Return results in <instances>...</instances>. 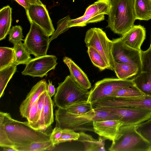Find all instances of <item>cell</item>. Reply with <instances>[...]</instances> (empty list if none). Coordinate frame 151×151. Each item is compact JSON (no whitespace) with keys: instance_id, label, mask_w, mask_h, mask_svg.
Returning a JSON list of instances; mask_svg holds the SVG:
<instances>
[{"instance_id":"cell-43","label":"cell","mask_w":151,"mask_h":151,"mask_svg":"<svg viewBox=\"0 0 151 151\" xmlns=\"http://www.w3.org/2000/svg\"><path fill=\"white\" fill-rule=\"evenodd\" d=\"M31 5H42L43 4L40 0H27Z\"/></svg>"},{"instance_id":"cell-37","label":"cell","mask_w":151,"mask_h":151,"mask_svg":"<svg viewBox=\"0 0 151 151\" xmlns=\"http://www.w3.org/2000/svg\"><path fill=\"white\" fill-rule=\"evenodd\" d=\"M62 130V134L60 138L57 142V144L71 141L78 140L80 135L79 133L75 132L74 130L69 128H65Z\"/></svg>"},{"instance_id":"cell-1","label":"cell","mask_w":151,"mask_h":151,"mask_svg":"<svg viewBox=\"0 0 151 151\" xmlns=\"http://www.w3.org/2000/svg\"><path fill=\"white\" fill-rule=\"evenodd\" d=\"M47 129H35L28 121L16 120L9 113L0 111V147L15 150L33 142L49 140L51 133L48 132Z\"/></svg>"},{"instance_id":"cell-4","label":"cell","mask_w":151,"mask_h":151,"mask_svg":"<svg viewBox=\"0 0 151 151\" xmlns=\"http://www.w3.org/2000/svg\"><path fill=\"white\" fill-rule=\"evenodd\" d=\"M89 94V91L81 87L70 75L58 83L53 102L58 108L66 109L76 103L88 101Z\"/></svg>"},{"instance_id":"cell-17","label":"cell","mask_w":151,"mask_h":151,"mask_svg":"<svg viewBox=\"0 0 151 151\" xmlns=\"http://www.w3.org/2000/svg\"><path fill=\"white\" fill-rule=\"evenodd\" d=\"M63 61L68 67L70 76L83 88L88 90L91 87V83L87 75L70 58L65 56Z\"/></svg>"},{"instance_id":"cell-5","label":"cell","mask_w":151,"mask_h":151,"mask_svg":"<svg viewBox=\"0 0 151 151\" xmlns=\"http://www.w3.org/2000/svg\"><path fill=\"white\" fill-rule=\"evenodd\" d=\"M151 145L135 129V125H122L108 150L151 151Z\"/></svg>"},{"instance_id":"cell-19","label":"cell","mask_w":151,"mask_h":151,"mask_svg":"<svg viewBox=\"0 0 151 151\" xmlns=\"http://www.w3.org/2000/svg\"><path fill=\"white\" fill-rule=\"evenodd\" d=\"M114 70L117 78L122 79H128L134 77L141 73L138 67L136 65L115 61Z\"/></svg>"},{"instance_id":"cell-26","label":"cell","mask_w":151,"mask_h":151,"mask_svg":"<svg viewBox=\"0 0 151 151\" xmlns=\"http://www.w3.org/2000/svg\"><path fill=\"white\" fill-rule=\"evenodd\" d=\"M53 104L47 90L46 91L43 108V116L45 127L46 129L50 127L54 122Z\"/></svg>"},{"instance_id":"cell-32","label":"cell","mask_w":151,"mask_h":151,"mask_svg":"<svg viewBox=\"0 0 151 151\" xmlns=\"http://www.w3.org/2000/svg\"><path fill=\"white\" fill-rule=\"evenodd\" d=\"M93 109L92 104L86 101L74 104L65 110L72 114L81 115L87 113Z\"/></svg>"},{"instance_id":"cell-33","label":"cell","mask_w":151,"mask_h":151,"mask_svg":"<svg viewBox=\"0 0 151 151\" xmlns=\"http://www.w3.org/2000/svg\"><path fill=\"white\" fill-rule=\"evenodd\" d=\"M135 129L151 145V118L142 123L135 125Z\"/></svg>"},{"instance_id":"cell-15","label":"cell","mask_w":151,"mask_h":151,"mask_svg":"<svg viewBox=\"0 0 151 151\" xmlns=\"http://www.w3.org/2000/svg\"><path fill=\"white\" fill-rule=\"evenodd\" d=\"M123 125L119 120H109L95 121L93 125L94 132L99 136L113 141L120 127Z\"/></svg>"},{"instance_id":"cell-3","label":"cell","mask_w":151,"mask_h":151,"mask_svg":"<svg viewBox=\"0 0 151 151\" xmlns=\"http://www.w3.org/2000/svg\"><path fill=\"white\" fill-rule=\"evenodd\" d=\"M136 20L134 0H111L107 27L114 33L123 35L134 25Z\"/></svg>"},{"instance_id":"cell-10","label":"cell","mask_w":151,"mask_h":151,"mask_svg":"<svg viewBox=\"0 0 151 151\" xmlns=\"http://www.w3.org/2000/svg\"><path fill=\"white\" fill-rule=\"evenodd\" d=\"M95 108L117 116L123 125H136L151 118V110L148 109L111 107Z\"/></svg>"},{"instance_id":"cell-44","label":"cell","mask_w":151,"mask_h":151,"mask_svg":"<svg viewBox=\"0 0 151 151\" xmlns=\"http://www.w3.org/2000/svg\"><path fill=\"white\" fill-rule=\"evenodd\" d=\"M3 151H16L15 150L12 148L10 147H3Z\"/></svg>"},{"instance_id":"cell-24","label":"cell","mask_w":151,"mask_h":151,"mask_svg":"<svg viewBox=\"0 0 151 151\" xmlns=\"http://www.w3.org/2000/svg\"><path fill=\"white\" fill-rule=\"evenodd\" d=\"M104 15L92 14L83 16L74 19H70L68 27H84L89 23L100 22L104 19Z\"/></svg>"},{"instance_id":"cell-20","label":"cell","mask_w":151,"mask_h":151,"mask_svg":"<svg viewBox=\"0 0 151 151\" xmlns=\"http://www.w3.org/2000/svg\"><path fill=\"white\" fill-rule=\"evenodd\" d=\"M12 8L8 5L0 10V40L6 38L11 29Z\"/></svg>"},{"instance_id":"cell-7","label":"cell","mask_w":151,"mask_h":151,"mask_svg":"<svg viewBox=\"0 0 151 151\" xmlns=\"http://www.w3.org/2000/svg\"><path fill=\"white\" fill-rule=\"evenodd\" d=\"M132 79L106 78L96 82L89 91L88 102L91 104L108 97L122 88L134 85Z\"/></svg>"},{"instance_id":"cell-31","label":"cell","mask_w":151,"mask_h":151,"mask_svg":"<svg viewBox=\"0 0 151 151\" xmlns=\"http://www.w3.org/2000/svg\"><path fill=\"white\" fill-rule=\"evenodd\" d=\"M87 52L93 64L100 71L108 69V66L100 54L92 46L88 47Z\"/></svg>"},{"instance_id":"cell-30","label":"cell","mask_w":151,"mask_h":151,"mask_svg":"<svg viewBox=\"0 0 151 151\" xmlns=\"http://www.w3.org/2000/svg\"><path fill=\"white\" fill-rule=\"evenodd\" d=\"M145 96L134 85L119 89L112 93L109 96L133 98Z\"/></svg>"},{"instance_id":"cell-6","label":"cell","mask_w":151,"mask_h":151,"mask_svg":"<svg viewBox=\"0 0 151 151\" xmlns=\"http://www.w3.org/2000/svg\"><path fill=\"white\" fill-rule=\"evenodd\" d=\"M84 42L88 47L92 46L102 56L108 66L114 71V60L112 53V42L101 29L94 27L87 31Z\"/></svg>"},{"instance_id":"cell-35","label":"cell","mask_w":151,"mask_h":151,"mask_svg":"<svg viewBox=\"0 0 151 151\" xmlns=\"http://www.w3.org/2000/svg\"><path fill=\"white\" fill-rule=\"evenodd\" d=\"M70 19V15H68L58 21L57 29L49 38L50 43L52 40L57 38L59 35L63 33L69 28L68 25Z\"/></svg>"},{"instance_id":"cell-14","label":"cell","mask_w":151,"mask_h":151,"mask_svg":"<svg viewBox=\"0 0 151 151\" xmlns=\"http://www.w3.org/2000/svg\"><path fill=\"white\" fill-rule=\"evenodd\" d=\"M48 84L45 79L37 82L32 88L25 99L21 103L19 111L22 117L27 119L30 109L41 95L47 90Z\"/></svg>"},{"instance_id":"cell-11","label":"cell","mask_w":151,"mask_h":151,"mask_svg":"<svg viewBox=\"0 0 151 151\" xmlns=\"http://www.w3.org/2000/svg\"><path fill=\"white\" fill-rule=\"evenodd\" d=\"M112 41V53L114 61L127 63L137 66L142 71L141 50L133 48L126 44L121 37Z\"/></svg>"},{"instance_id":"cell-21","label":"cell","mask_w":151,"mask_h":151,"mask_svg":"<svg viewBox=\"0 0 151 151\" xmlns=\"http://www.w3.org/2000/svg\"><path fill=\"white\" fill-rule=\"evenodd\" d=\"M132 80L145 96H151V72L142 71Z\"/></svg>"},{"instance_id":"cell-46","label":"cell","mask_w":151,"mask_h":151,"mask_svg":"<svg viewBox=\"0 0 151 151\" xmlns=\"http://www.w3.org/2000/svg\"></svg>"},{"instance_id":"cell-8","label":"cell","mask_w":151,"mask_h":151,"mask_svg":"<svg viewBox=\"0 0 151 151\" xmlns=\"http://www.w3.org/2000/svg\"><path fill=\"white\" fill-rule=\"evenodd\" d=\"M30 23L29 30L23 40L25 46L35 57L47 55L50 43L49 36L37 25L32 22Z\"/></svg>"},{"instance_id":"cell-18","label":"cell","mask_w":151,"mask_h":151,"mask_svg":"<svg viewBox=\"0 0 151 151\" xmlns=\"http://www.w3.org/2000/svg\"><path fill=\"white\" fill-rule=\"evenodd\" d=\"M80 136L78 141L82 142L84 145L85 151H104L106 138L99 136L98 139L93 138L91 135L81 132H79Z\"/></svg>"},{"instance_id":"cell-45","label":"cell","mask_w":151,"mask_h":151,"mask_svg":"<svg viewBox=\"0 0 151 151\" xmlns=\"http://www.w3.org/2000/svg\"><path fill=\"white\" fill-rule=\"evenodd\" d=\"M150 47H151V43H150Z\"/></svg>"},{"instance_id":"cell-25","label":"cell","mask_w":151,"mask_h":151,"mask_svg":"<svg viewBox=\"0 0 151 151\" xmlns=\"http://www.w3.org/2000/svg\"><path fill=\"white\" fill-rule=\"evenodd\" d=\"M14 47H0V70L16 63Z\"/></svg>"},{"instance_id":"cell-42","label":"cell","mask_w":151,"mask_h":151,"mask_svg":"<svg viewBox=\"0 0 151 151\" xmlns=\"http://www.w3.org/2000/svg\"><path fill=\"white\" fill-rule=\"evenodd\" d=\"M14 0L16 1L19 5L22 6L25 9L26 11L28 9L31 5L27 0Z\"/></svg>"},{"instance_id":"cell-22","label":"cell","mask_w":151,"mask_h":151,"mask_svg":"<svg viewBox=\"0 0 151 151\" xmlns=\"http://www.w3.org/2000/svg\"><path fill=\"white\" fill-rule=\"evenodd\" d=\"M134 8L136 19H151V0H134Z\"/></svg>"},{"instance_id":"cell-16","label":"cell","mask_w":151,"mask_h":151,"mask_svg":"<svg viewBox=\"0 0 151 151\" xmlns=\"http://www.w3.org/2000/svg\"><path fill=\"white\" fill-rule=\"evenodd\" d=\"M146 32L144 26L134 25L121 37L123 42L129 46L141 50V46L146 38Z\"/></svg>"},{"instance_id":"cell-27","label":"cell","mask_w":151,"mask_h":151,"mask_svg":"<svg viewBox=\"0 0 151 151\" xmlns=\"http://www.w3.org/2000/svg\"><path fill=\"white\" fill-rule=\"evenodd\" d=\"M17 65L15 63L0 70V98L4 95L8 82L16 72Z\"/></svg>"},{"instance_id":"cell-23","label":"cell","mask_w":151,"mask_h":151,"mask_svg":"<svg viewBox=\"0 0 151 151\" xmlns=\"http://www.w3.org/2000/svg\"><path fill=\"white\" fill-rule=\"evenodd\" d=\"M111 7V0H98L86 9L83 15H108Z\"/></svg>"},{"instance_id":"cell-36","label":"cell","mask_w":151,"mask_h":151,"mask_svg":"<svg viewBox=\"0 0 151 151\" xmlns=\"http://www.w3.org/2000/svg\"><path fill=\"white\" fill-rule=\"evenodd\" d=\"M9 35V41L13 44L24 40L22 33V28L20 25H15L10 29Z\"/></svg>"},{"instance_id":"cell-28","label":"cell","mask_w":151,"mask_h":151,"mask_svg":"<svg viewBox=\"0 0 151 151\" xmlns=\"http://www.w3.org/2000/svg\"><path fill=\"white\" fill-rule=\"evenodd\" d=\"M14 44L17 65L26 64L31 59L30 53L22 41Z\"/></svg>"},{"instance_id":"cell-40","label":"cell","mask_w":151,"mask_h":151,"mask_svg":"<svg viewBox=\"0 0 151 151\" xmlns=\"http://www.w3.org/2000/svg\"><path fill=\"white\" fill-rule=\"evenodd\" d=\"M62 134V129L55 127L51 134L50 138L55 145L57 144V142L61 137Z\"/></svg>"},{"instance_id":"cell-9","label":"cell","mask_w":151,"mask_h":151,"mask_svg":"<svg viewBox=\"0 0 151 151\" xmlns=\"http://www.w3.org/2000/svg\"><path fill=\"white\" fill-rule=\"evenodd\" d=\"M93 109L101 107H125L151 110V96L125 98L108 96L91 104Z\"/></svg>"},{"instance_id":"cell-2","label":"cell","mask_w":151,"mask_h":151,"mask_svg":"<svg viewBox=\"0 0 151 151\" xmlns=\"http://www.w3.org/2000/svg\"><path fill=\"white\" fill-rule=\"evenodd\" d=\"M55 127L61 129H71L75 131L94 132L93 123L95 121L119 120L118 116L106 111L94 108L85 114L78 115L68 112L58 108L55 111Z\"/></svg>"},{"instance_id":"cell-29","label":"cell","mask_w":151,"mask_h":151,"mask_svg":"<svg viewBox=\"0 0 151 151\" xmlns=\"http://www.w3.org/2000/svg\"><path fill=\"white\" fill-rule=\"evenodd\" d=\"M55 145L51 140L34 142L27 145L17 148L16 151H39L50 150L54 148Z\"/></svg>"},{"instance_id":"cell-12","label":"cell","mask_w":151,"mask_h":151,"mask_svg":"<svg viewBox=\"0 0 151 151\" xmlns=\"http://www.w3.org/2000/svg\"><path fill=\"white\" fill-rule=\"evenodd\" d=\"M57 60L55 56L47 55L31 58L26 64L22 74L33 77L46 76L50 71L55 69L58 64Z\"/></svg>"},{"instance_id":"cell-41","label":"cell","mask_w":151,"mask_h":151,"mask_svg":"<svg viewBox=\"0 0 151 151\" xmlns=\"http://www.w3.org/2000/svg\"><path fill=\"white\" fill-rule=\"evenodd\" d=\"M48 81L47 91L49 95L51 97L55 95L56 93V89L52 85V81H50V80H48Z\"/></svg>"},{"instance_id":"cell-39","label":"cell","mask_w":151,"mask_h":151,"mask_svg":"<svg viewBox=\"0 0 151 151\" xmlns=\"http://www.w3.org/2000/svg\"><path fill=\"white\" fill-rule=\"evenodd\" d=\"M38 100L31 107L27 119L31 126L36 130L38 120Z\"/></svg>"},{"instance_id":"cell-38","label":"cell","mask_w":151,"mask_h":151,"mask_svg":"<svg viewBox=\"0 0 151 151\" xmlns=\"http://www.w3.org/2000/svg\"><path fill=\"white\" fill-rule=\"evenodd\" d=\"M142 71L151 72V47L147 50H141Z\"/></svg>"},{"instance_id":"cell-34","label":"cell","mask_w":151,"mask_h":151,"mask_svg":"<svg viewBox=\"0 0 151 151\" xmlns=\"http://www.w3.org/2000/svg\"><path fill=\"white\" fill-rule=\"evenodd\" d=\"M46 91L41 95L38 99V120L37 127V130H43L47 129H46L45 128L43 116V108Z\"/></svg>"},{"instance_id":"cell-13","label":"cell","mask_w":151,"mask_h":151,"mask_svg":"<svg viewBox=\"0 0 151 151\" xmlns=\"http://www.w3.org/2000/svg\"><path fill=\"white\" fill-rule=\"evenodd\" d=\"M26 12L29 22L39 26L49 36L53 34L55 29L45 5H31Z\"/></svg>"}]
</instances>
